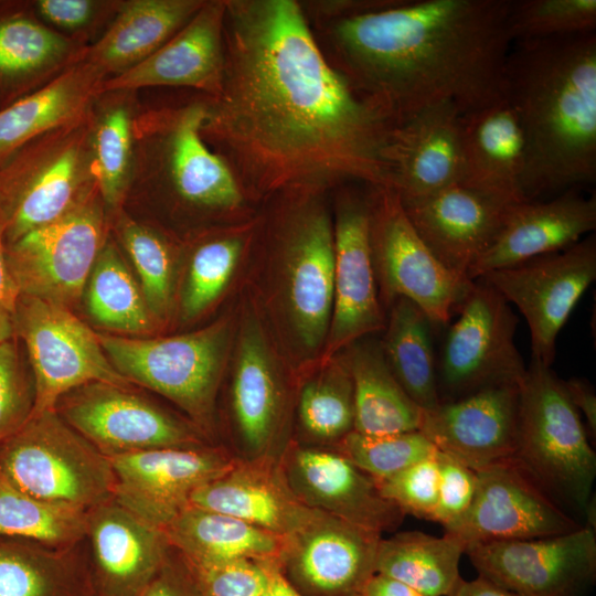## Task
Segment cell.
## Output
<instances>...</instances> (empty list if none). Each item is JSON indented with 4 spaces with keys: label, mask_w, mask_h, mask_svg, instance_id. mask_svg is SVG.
I'll list each match as a JSON object with an SVG mask.
<instances>
[{
    "label": "cell",
    "mask_w": 596,
    "mask_h": 596,
    "mask_svg": "<svg viewBox=\"0 0 596 596\" xmlns=\"http://www.w3.org/2000/svg\"><path fill=\"white\" fill-rule=\"evenodd\" d=\"M224 49L202 135L256 206L291 187L386 183L394 125L327 58L300 1L226 0Z\"/></svg>",
    "instance_id": "1"
},
{
    "label": "cell",
    "mask_w": 596,
    "mask_h": 596,
    "mask_svg": "<svg viewBox=\"0 0 596 596\" xmlns=\"http://www.w3.org/2000/svg\"><path fill=\"white\" fill-rule=\"evenodd\" d=\"M510 0H401L310 23L327 58L394 126L451 103L462 115L503 97Z\"/></svg>",
    "instance_id": "2"
},
{
    "label": "cell",
    "mask_w": 596,
    "mask_h": 596,
    "mask_svg": "<svg viewBox=\"0 0 596 596\" xmlns=\"http://www.w3.org/2000/svg\"><path fill=\"white\" fill-rule=\"evenodd\" d=\"M331 191L284 189L259 206L243 287L296 377L322 354L332 312Z\"/></svg>",
    "instance_id": "3"
},
{
    "label": "cell",
    "mask_w": 596,
    "mask_h": 596,
    "mask_svg": "<svg viewBox=\"0 0 596 596\" xmlns=\"http://www.w3.org/2000/svg\"><path fill=\"white\" fill-rule=\"evenodd\" d=\"M503 97L524 136L526 200L595 182V32L513 42Z\"/></svg>",
    "instance_id": "4"
},
{
    "label": "cell",
    "mask_w": 596,
    "mask_h": 596,
    "mask_svg": "<svg viewBox=\"0 0 596 596\" xmlns=\"http://www.w3.org/2000/svg\"><path fill=\"white\" fill-rule=\"evenodd\" d=\"M236 296L209 323L182 333L134 338L96 332L129 382L175 404L209 439L217 430L221 392L236 327Z\"/></svg>",
    "instance_id": "5"
},
{
    "label": "cell",
    "mask_w": 596,
    "mask_h": 596,
    "mask_svg": "<svg viewBox=\"0 0 596 596\" xmlns=\"http://www.w3.org/2000/svg\"><path fill=\"white\" fill-rule=\"evenodd\" d=\"M513 460L566 513L595 529L596 454L564 381L533 361L519 382Z\"/></svg>",
    "instance_id": "6"
},
{
    "label": "cell",
    "mask_w": 596,
    "mask_h": 596,
    "mask_svg": "<svg viewBox=\"0 0 596 596\" xmlns=\"http://www.w3.org/2000/svg\"><path fill=\"white\" fill-rule=\"evenodd\" d=\"M222 383L225 417L240 458H279L292 439L297 377L241 287Z\"/></svg>",
    "instance_id": "7"
},
{
    "label": "cell",
    "mask_w": 596,
    "mask_h": 596,
    "mask_svg": "<svg viewBox=\"0 0 596 596\" xmlns=\"http://www.w3.org/2000/svg\"><path fill=\"white\" fill-rule=\"evenodd\" d=\"M206 96L152 113L148 173L173 207L203 222L204 228L241 223L257 215L235 174L204 140Z\"/></svg>",
    "instance_id": "8"
},
{
    "label": "cell",
    "mask_w": 596,
    "mask_h": 596,
    "mask_svg": "<svg viewBox=\"0 0 596 596\" xmlns=\"http://www.w3.org/2000/svg\"><path fill=\"white\" fill-rule=\"evenodd\" d=\"M92 116L24 145L0 168L4 245L47 225L98 193L91 149Z\"/></svg>",
    "instance_id": "9"
},
{
    "label": "cell",
    "mask_w": 596,
    "mask_h": 596,
    "mask_svg": "<svg viewBox=\"0 0 596 596\" xmlns=\"http://www.w3.org/2000/svg\"><path fill=\"white\" fill-rule=\"evenodd\" d=\"M0 472L26 493L85 510L114 494L109 458L55 409L33 413L0 444Z\"/></svg>",
    "instance_id": "10"
},
{
    "label": "cell",
    "mask_w": 596,
    "mask_h": 596,
    "mask_svg": "<svg viewBox=\"0 0 596 596\" xmlns=\"http://www.w3.org/2000/svg\"><path fill=\"white\" fill-rule=\"evenodd\" d=\"M369 238L379 297L386 309L397 298L418 306L434 324H447L472 280L447 269L408 220L390 185H366Z\"/></svg>",
    "instance_id": "11"
},
{
    "label": "cell",
    "mask_w": 596,
    "mask_h": 596,
    "mask_svg": "<svg viewBox=\"0 0 596 596\" xmlns=\"http://www.w3.org/2000/svg\"><path fill=\"white\" fill-rule=\"evenodd\" d=\"M458 311L437 366L439 401L519 383L526 366L514 342L519 319L510 304L486 281L476 279Z\"/></svg>",
    "instance_id": "12"
},
{
    "label": "cell",
    "mask_w": 596,
    "mask_h": 596,
    "mask_svg": "<svg viewBox=\"0 0 596 596\" xmlns=\"http://www.w3.org/2000/svg\"><path fill=\"white\" fill-rule=\"evenodd\" d=\"M99 193L42 227L4 245L9 270L20 295L73 310L107 235Z\"/></svg>",
    "instance_id": "13"
},
{
    "label": "cell",
    "mask_w": 596,
    "mask_h": 596,
    "mask_svg": "<svg viewBox=\"0 0 596 596\" xmlns=\"http://www.w3.org/2000/svg\"><path fill=\"white\" fill-rule=\"evenodd\" d=\"M15 336L29 355L35 389L33 413L55 409L63 395L87 383L131 384L114 368L96 332L68 308L20 295Z\"/></svg>",
    "instance_id": "14"
},
{
    "label": "cell",
    "mask_w": 596,
    "mask_h": 596,
    "mask_svg": "<svg viewBox=\"0 0 596 596\" xmlns=\"http://www.w3.org/2000/svg\"><path fill=\"white\" fill-rule=\"evenodd\" d=\"M513 304L526 321L531 361L551 366L556 339L578 300L596 279V237L479 278Z\"/></svg>",
    "instance_id": "15"
},
{
    "label": "cell",
    "mask_w": 596,
    "mask_h": 596,
    "mask_svg": "<svg viewBox=\"0 0 596 596\" xmlns=\"http://www.w3.org/2000/svg\"><path fill=\"white\" fill-rule=\"evenodd\" d=\"M55 411L107 457L211 443L185 416L131 391L130 385L84 384L63 395Z\"/></svg>",
    "instance_id": "16"
},
{
    "label": "cell",
    "mask_w": 596,
    "mask_h": 596,
    "mask_svg": "<svg viewBox=\"0 0 596 596\" xmlns=\"http://www.w3.org/2000/svg\"><path fill=\"white\" fill-rule=\"evenodd\" d=\"M344 183L331 191L334 264L332 312L320 360L354 341L382 333L386 312L374 274L369 238L366 185Z\"/></svg>",
    "instance_id": "17"
},
{
    "label": "cell",
    "mask_w": 596,
    "mask_h": 596,
    "mask_svg": "<svg viewBox=\"0 0 596 596\" xmlns=\"http://www.w3.org/2000/svg\"><path fill=\"white\" fill-rule=\"evenodd\" d=\"M478 576L518 596H585L596 579V532L574 531L532 540L466 546Z\"/></svg>",
    "instance_id": "18"
},
{
    "label": "cell",
    "mask_w": 596,
    "mask_h": 596,
    "mask_svg": "<svg viewBox=\"0 0 596 596\" xmlns=\"http://www.w3.org/2000/svg\"><path fill=\"white\" fill-rule=\"evenodd\" d=\"M381 534L311 509L281 538L278 564L302 596H362L376 573Z\"/></svg>",
    "instance_id": "19"
},
{
    "label": "cell",
    "mask_w": 596,
    "mask_h": 596,
    "mask_svg": "<svg viewBox=\"0 0 596 596\" xmlns=\"http://www.w3.org/2000/svg\"><path fill=\"white\" fill-rule=\"evenodd\" d=\"M108 458L115 476L113 499L142 521L164 530L190 505L196 489L228 470L238 457L210 443Z\"/></svg>",
    "instance_id": "20"
},
{
    "label": "cell",
    "mask_w": 596,
    "mask_h": 596,
    "mask_svg": "<svg viewBox=\"0 0 596 596\" xmlns=\"http://www.w3.org/2000/svg\"><path fill=\"white\" fill-rule=\"evenodd\" d=\"M473 500L445 533L466 546L491 541L546 538L583 524L558 507L514 460L479 470Z\"/></svg>",
    "instance_id": "21"
},
{
    "label": "cell",
    "mask_w": 596,
    "mask_h": 596,
    "mask_svg": "<svg viewBox=\"0 0 596 596\" xmlns=\"http://www.w3.org/2000/svg\"><path fill=\"white\" fill-rule=\"evenodd\" d=\"M279 465L304 505L382 534L396 529L404 513L383 498L374 480L332 447L288 444Z\"/></svg>",
    "instance_id": "22"
},
{
    "label": "cell",
    "mask_w": 596,
    "mask_h": 596,
    "mask_svg": "<svg viewBox=\"0 0 596 596\" xmlns=\"http://www.w3.org/2000/svg\"><path fill=\"white\" fill-rule=\"evenodd\" d=\"M519 383L490 386L422 411L418 430L473 471L514 459Z\"/></svg>",
    "instance_id": "23"
},
{
    "label": "cell",
    "mask_w": 596,
    "mask_h": 596,
    "mask_svg": "<svg viewBox=\"0 0 596 596\" xmlns=\"http://www.w3.org/2000/svg\"><path fill=\"white\" fill-rule=\"evenodd\" d=\"M386 184L401 199L461 183L462 114L451 103L419 110L391 131L384 151Z\"/></svg>",
    "instance_id": "24"
},
{
    "label": "cell",
    "mask_w": 596,
    "mask_h": 596,
    "mask_svg": "<svg viewBox=\"0 0 596 596\" xmlns=\"http://www.w3.org/2000/svg\"><path fill=\"white\" fill-rule=\"evenodd\" d=\"M259 223L214 226L181 237L173 321L189 327L231 301L240 291Z\"/></svg>",
    "instance_id": "25"
},
{
    "label": "cell",
    "mask_w": 596,
    "mask_h": 596,
    "mask_svg": "<svg viewBox=\"0 0 596 596\" xmlns=\"http://www.w3.org/2000/svg\"><path fill=\"white\" fill-rule=\"evenodd\" d=\"M226 0H205L200 10L159 50L130 70L107 77L99 93L170 86L216 97L222 88Z\"/></svg>",
    "instance_id": "26"
},
{
    "label": "cell",
    "mask_w": 596,
    "mask_h": 596,
    "mask_svg": "<svg viewBox=\"0 0 596 596\" xmlns=\"http://www.w3.org/2000/svg\"><path fill=\"white\" fill-rule=\"evenodd\" d=\"M595 227V196L582 195L574 189L552 200L509 204L497 236L473 263L468 279L565 249Z\"/></svg>",
    "instance_id": "27"
},
{
    "label": "cell",
    "mask_w": 596,
    "mask_h": 596,
    "mask_svg": "<svg viewBox=\"0 0 596 596\" xmlns=\"http://www.w3.org/2000/svg\"><path fill=\"white\" fill-rule=\"evenodd\" d=\"M401 202L435 257L466 279L473 263L497 236L509 205L460 183Z\"/></svg>",
    "instance_id": "28"
},
{
    "label": "cell",
    "mask_w": 596,
    "mask_h": 596,
    "mask_svg": "<svg viewBox=\"0 0 596 596\" xmlns=\"http://www.w3.org/2000/svg\"><path fill=\"white\" fill-rule=\"evenodd\" d=\"M86 539L107 596H138L172 552L163 530L114 499L87 510Z\"/></svg>",
    "instance_id": "29"
},
{
    "label": "cell",
    "mask_w": 596,
    "mask_h": 596,
    "mask_svg": "<svg viewBox=\"0 0 596 596\" xmlns=\"http://www.w3.org/2000/svg\"><path fill=\"white\" fill-rule=\"evenodd\" d=\"M190 505L237 518L280 538L311 511L288 487L279 458L238 457L228 470L196 489Z\"/></svg>",
    "instance_id": "30"
},
{
    "label": "cell",
    "mask_w": 596,
    "mask_h": 596,
    "mask_svg": "<svg viewBox=\"0 0 596 596\" xmlns=\"http://www.w3.org/2000/svg\"><path fill=\"white\" fill-rule=\"evenodd\" d=\"M462 150L460 184L504 204L526 200L524 136L504 97L462 115Z\"/></svg>",
    "instance_id": "31"
},
{
    "label": "cell",
    "mask_w": 596,
    "mask_h": 596,
    "mask_svg": "<svg viewBox=\"0 0 596 596\" xmlns=\"http://www.w3.org/2000/svg\"><path fill=\"white\" fill-rule=\"evenodd\" d=\"M105 78L82 58L0 110V161L30 141L83 118Z\"/></svg>",
    "instance_id": "32"
},
{
    "label": "cell",
    "mask_w": 596,
    "mask_h": 596,
    "mask_svg": "<svg viewBox=\"0 0 596 596\" xmlns=\"http://www.w3.org/2000/svg\"><path fill=\"white\" fill-rule=\"evenodd\" d=\"M205 0H132L118 7L113 23L83 60L107 78L145 61L200 10ZM110 77V76H109Z\"/></svg>",
    "instance_id": "33"
},
{
    "label": "cell",
    "mask_w": 596,
    "mask_h": 596,
    "mask_svg": "<svg viewBox=\"0 0 596 596\" xmlns=\"http://www.w3.org/2000/svg\"><path fill=\"white\" fill-rule=\"evenodd\" d=\"M339 353L353 383L354 432L387 435L418 430L422 409L391 372L380 339H359Z\"/></svg>",
    "instance_id": "34"
},
{
    "label": "cell",
    "mask_w": 596,
    "mask_h": 596,
    "mask_svg": "<svg viewBox=\"0 0 596 596\" xmlns=\"http://www.w3.org/2000/svg\"><path fill=\"white\" fill-rule=\"evenodd\" d=\"M171 547L191 564L240 558L278 561L281 538L237 518L193 505L163 530Z\"/></svg>",
    "instance_id": "35"
},
{
    "label": "cell",
    "mask_w": 596,
    "mask_h": 596,
    "mask_svg": "<svg viewBox=\"0 0 596 596\" xmlns=\"http://www.w3.org/2000/svg\"><path fill=\"white\" fill-rule=\"evenodd\" d=\"M81 544L0 539V596H95Z\"/></svg>",
    "instance_id": "36"
},
{
    "label": "cell",
    "mask_w": 596,
    "mask_h": 596,
    "mask_svg": "<svg viewBox=\"0 0 596 596\" xmlns=\"http://www.w3.org/2000/svg\"><path fill=\"white\" fill-rule=\"evenodd\" d=\"M353 430V383L338 353L319 360L297 377L292 439L333 447Z\"/></svg>",
    "instance_id": "37"
},
{
    "label": "cell",
    "mask_w": 596,
    "mask_h": 596,
    "mask_svg": "<svg viewBox=\"0 0 596 596\" xmlns=\"http://www.w3.org/2000/svg\"><path fill=\"white\" fill-rule=\"evenodd\" d=\"M385 312L380 343L391 372L422 411L435 408L440 401L432 339L434 323L406 298L395 299Z\"/></svg>",
    "instance_id": "38"
},
{
    "label": "cell",
    "mask_w": 596,
    "mask_h": 596,
    "mask_svg": "<svg viewBox=\"0 0 596 596\" xmlns=\"http://www.w3.org/2000/svg\"><path fill=\"white\" fill-rule=\"evenodd\" d=\"M466 544L455 535L400 532L379 542L375 571L424 596H450L461 581L459 563Z\"/></svg>",
    "instance_id": "39"
},
{
    "label": "cell",
    "mask_w": 596,
    "mask_h": 596,
    "mask_svg": "<svg viewBox=\"0 0 596 596\" xmlns=\"http://www.w3.org/2000/svg\"><path fill=\"white\" fill-rule=\"evenodd\" d=\"M82 300L91 320L113 334L146 336L159 329L138 279L109 238L94 263Z\"/></svg>",
    "instance_id": "40"
},
{
    "label": "cell",
    "mask_w": 596,
    "mask_h": 596,
    "mask_svg": "<svg viewBox=\"0 0 596 596\" xmlns=\"http://www.w3.org/2000/svg\"><path fill=\"white\" fill-rule=\"evenodd\" d=\"M116 230L157 326L160 329L171 324L181 238L172 232L137 222L127 215L118 217Z\"/></svg>",
    "instance_id": "41"
},
{
    "label": "cell",
    "mask_w": 596,
    "mask_h": 596,
    "mask_svg": "<svg viewBox=\"0 0 596 596\" xmlns=\"http://www.w3.org/2000/svg\"><path fill=\"white\" fill-rule=\"evenodd\" d=\"M87 534V510L44 500L15 487L0 472V539L72 547Z\"/></svg>",
    "instance_id": "42"
},
{
    "label": "cell",
    "mask_w": 596,
    "mask_h": 596,
    "mask_svg": "<svg viewBox=\"0 0 596 596\" xmlns=\"http://www.w3.org/2000/svg\"><path fill=\"white\" fill-rule=\"evenodd\" d=\"M74 52L66 36L31 17L0 18V85L24 84L52 74L75 57Z\"/></svg>",
    "instance_id": "43"
},
{
    "label": "cell",
    "mask_w": 596,
    "mask_h": 596,
    "mask_svg": "<svg viewBox=\"0 0 596 596\" xmlns=\"http://www.w3.org/2000/svg\"><path fill=\"white\" fill-rule=\"evenodd\" d=\"M134 118L126 103L107 104L92 118L93 170L102 201L117 209L132 174Z\"/></svg>",
    "instance_id": "44"
},
{
    "label": "cell",
    "mask_w": 596,
    "mask_h": 596,
    "mask_svg": "<svg viewBox=\"0 0 596 596\" xmlns=\"http://www.w3.org/2000/svg\"><path fill=\"white\" fill-rule=\"evenodd\" d=\"M332 448L374 481L389 478L438 451L419 430L387 435H364L353 430Z\"/></svg>",
    "instance_id": "45"
},
{
    "label": "cell",
    "mask_w": 596,
    "mask_h": 596,
    "mask_svg": "<svg viewBox=\"0 0 596 596\" xmlns=\"http://www.w3.org/2000/svg\"><path fill=\"white\" fill-rule=\"evenodd\" d=\"M513 42L567 36L596 30V0H510Z\"/></svg>",
    "instance_id": "46"
},
{
    "label": "cell",
    "mask_w": 596,
    "mask_h": 596,
    "mask_svg": "<svg viewBox=\"0 0 596 596\" xmlns=\"http://www.w3.org/2000/svg\"><path fill=\"white\" fill-rule=\"evenodd\" d=\"M183 562L201 596H263L279 568L278 561L252 558L211 564Z\"/></svg>",
    "instance_id": "47"
},
{
    "label": "cell",
    "mask_w": 596,
    "mask_h": 596,
    "mask_svg": "<svg viewBox=\"0 0 596 596\" xmlns=\"http://www.w3.org/2000/svg\"><path fill=\"white\" fill-rule=\"evenodd\" d=\"M437 453L389 478L374 481L381 496L404 514L433 521L439 480Z\"/></svg>",
    "instance_id": "48"
},
{
    "label": "cell",
    "mask_w": 596,
    "mask_h": 596,
    "mask_svg": "<svg viewBox=\"0 0 596 596\" xmlns=\"http://www.w3.org/2000/svg\"><path fill=\"white\" fill-rule=\"evenodd\" d=\"M35 404L32 373L20 359L14 339L0 343V444L31 417Z\"/></svg>",
    "instance_id": "49"
},
{
    "label": "cell",
    "mask_w": 596,
    "mask_h": 596,
    "mask_svg": "<svg viewBox=\"0 0 596 596\" xmlns=\"http://www.w3.org/2000/svg\"><path fill=\"white\" fill-rule=\"evenodd\" d=\"M437 461L438 497L433 521L447 530L469 509L476 492L477 473L440 451Z\"/></svg>",
    "instance_id": "50"
},
{
    "label": "cell",
    "mask_w": 596,
    "mask_h": 596,
    "mask_svg": "<svg viewBox=\"0 0 596 596\" xmlns=\"http://www.w3.org/2000/svg\"><path fill=\"white\" fill-rule=\"evenodd\" d=\"M39 14L56 28L75 31L88 25L99 12L103 2L92 0H40Z\"/></svg>",
    "instance_id": "51"
},
{
    "label": "cell",
    "mask_w": 596,
    "mask_h": 596,
    "mask_svg": "<svg viewBox=\"0 0 596 596\" xmlns=\"http://www.w3.org/2000/svg\"><path fill=\"white\" fill-rule=\"evenodd\" d=\"M138 596H201L179 554L172 552L149 584Z\"/></svg>",
    "instance_id": "52"
},
{
    "label": "cell",
    "mask_w": 596,
    "mask_h": 596,
    "mask_svg": "<svg viewBox=\"0 0 596 596\" xmlns=\"http://www.w3.org/2000/svg\"><path fill=\"white\" fill-rule=\"evenodd\" d=\"M400 1L401 0H329L300 1V4L309 22L312 24L384 9L394 6Z\"/></svg>",
    "instance_id": "53"
},
{
    "label": "cell",
    "mask_w": 596,
    "mask_h": 596,
    "mask_svg": "<svg viewBox=\"0 0 596 596\" xmlns=\"http://www.w3.org/2000/svg\"><path fill=\"white\" fill-rule=\"evenodd\" d=\"M19 296V288L7 265L4 243L0 233V343L14 338V316Z\"/></svg>",
    "instance_id": "54"
},
{
    "label": "cell",
    "mask_w": 596,
    "mask_h": 596,
    "mask_svg": "<svg viewBox=\"0 0 596 596\" xmlns=\"http://www.w3.org/2000/svg\"><path fill=\"white\" fill-rule=\"evenodd\" d=\"M567 394L579 413L587 423L589 432L595 438L596 434V395L592 385L584 379L572 377L564 381Z\"/></svg>",
    "instance_id": "55"
},
{
    "label": "cell",
    "mask_w": 596,
    "mask_h": 596,
    "mask_svg": "<svg viewBox=\"0 0 596 596\" xmlns=\"http://www.w3.org/2000/svg\"><path fill=\"white\" fill-rule=\"evenodd\" d=\"M362 596H424L406 584L375 573L366 583Z\"/></svg>",
    "instance_id": "56"
},
{
    "label": "cell",
    "mask_w": 596,
    "mask_h": 596,
    "mask_svg": "<svg viewBox=\"0 0 596 596\" xmlns=\"http://www.w3.org/2000/svg\"><path fill=\"white\" fill-rule=\"evenodd\" d=\"M450 596H518L490 581L478 576L471 581L461 578Z\"/></svg>",
    "instance_id": "57"
},
{
    "label": "cell",
    "mask_w": 596,
    "mask_h": 596,
    "mask_svg": "<svg viewBox=\"0 0 596 596\" xmlns=\"http://www.w3.org/2000/svg\"><path fill=\"white\" fill-rule=\"evenodd\" d=\"M263 596H302L284 577L278 568Z\"/></svg>",
    "instance_id": "58"
}]
</instances>
